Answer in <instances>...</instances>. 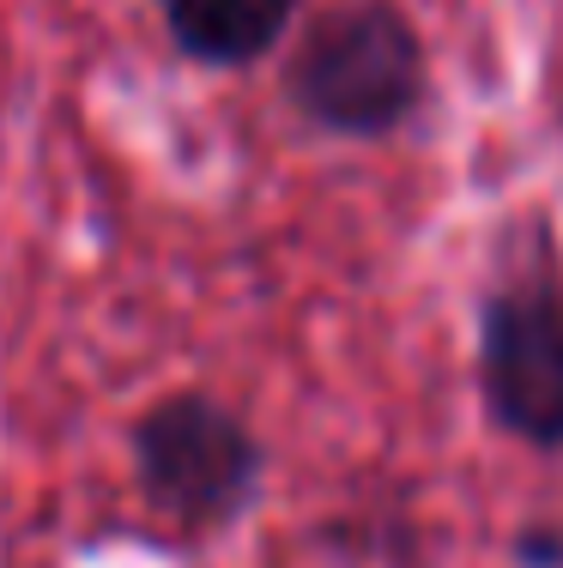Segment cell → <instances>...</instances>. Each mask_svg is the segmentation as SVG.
<instances>
[{"label": "cell", "instance_id": "5", "mask_svg": "<svg viewBox=\"0 0 563 568\" xmlns=\"http://www.w3.org/2000/svg\"><path fill=\"white\" fill-rule=\"evenodd\" d=\"M515 562H521V568H563V526L527 520V526L515 532Z\"/></svg>", "mask_w": 563, "mask_h": 568}, {"label": "cell", "instance_id": "1", "mask_svg": "<svg viewBox=\"0 0 563 568\" xmlns=\"http://www.w3.org/2000/svg\"><path fill=\"white\" fill-rule=\"evenodd\" d=\"M285 98L333 140H388L431 98L424 37L394 0H345L303 24L285 55Z\"/></svg>", "mask_w": 563, "mask_h": 568}, {"label": "cell", "instance_id": "2", "mask_svg": "<svg viewBox=\"0 0 563 568\" xmlns=\"http://www.w3.org/2000/svg\"><path fill=\"white\" fill-rule=\"evenodd\" d=\"M261 442L212 394H170L133 424L140 496L182 532H219L261 496Z\"/></svg>", "mask_w": 563, "mask_h": 568}, {"label": "cell", "instance_id": "3", "mask_svg": "<svg viewBox=\"0 0 563 568\" xmlns=\"http://www.w3.org/2000/svg\"><path fill=\"white\" fill-rule=\"evenodd\" d=\"M479 394L503 436L540 454L563 448V273L552 242L479 303Z\"/></svg>", "mask_w": 563, "mask_h": 568}, {"label": "cell", "instance_id": "4", "mask_svg": "<svg viewBox=\"0 0 563 568\" xmlns=\"http://www.w3.org/2000/svg\"><path fill=\"white\" fill-rule=\"evenodd\" d=\"M170 43L200 67H249L285 43L298 0H158Z\"/></svg>", "mask_w": 563, "mask_h": 568}]
</instances>
